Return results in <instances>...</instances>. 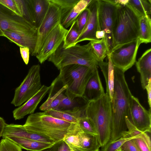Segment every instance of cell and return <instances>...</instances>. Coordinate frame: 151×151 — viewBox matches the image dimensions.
<instances>
[{
	"label": "cell",
	"mask_w": 151,
	"mask_h": 151,
	"mask_svg": "<svg viewBox=\"0 0 151 151\" xmlns=\"http://www.w3.org/2000/svg\"><path fill=\"white\" fill-rule=\"evenodd\" d=\"M1 151H22V149L7 138H3L0 142Z\"/></svg>",
	"instance_id": "8d00e7d4"
},
{
	"label": "cell",
	"mask_w": 151,
	"mask_h": 151,
	"mask_svg": "<svg viewBox=\"0 0 151 151\" xmlns=\"http://www.w3.org/2000/svg\"><path fill=\"white\" fill-rule=\"evenodd\" d=\"M117 6L118 4H116L113 0H99L98 17L99 30L105 32L109 54L112 49V30Z\"/></svg>",
	"instance_id": "ba28073f"
},
{
	"label": "cell",
	"mask_w": 151,
	"mask_h": 151,
	"mask_svg": "<svg viewBox=\"0 0 151 151\" xmlns=\"http://www.w3.org/2000/svg\"><path fill=\"white\" fill-rule=\"evenodd\" d=\"M0 3L17 15L22 17L18 9L15 0H0Z\"/></svg>",
	"instance_id": "ab89813d"
},
{
	"label": "cell",
	"mask_w": 151,
	"mask_h": 151,
	"mask_svg": "<svg viewBox=\"0 0 151 151\" xmlns=\"http://www.w3.org/2000/svg\"><path fill=\"white\" fill-rule=\"evenodd\" d=\"M51 147L49 148H47L46 149H44V150H42L37 151H50L51 148Z\"/></svg>",
	"instance_id": "681fc988"
},
{
	"label": "cell",
	"mask_w": 151,
	"mask_h": 151,
	"mask_svg": "<svg viewBox=\"0 0 151 151\" xmlns=\"http://www.w3.org/2000/svg\"><path fill=\"white\" fill-rule=\"evenodd\" d=\"M68 30L60 23L48 35L40 51L36 56L41 64L47 60L57 50L63 42Z\"/></svg>",
	"instance_id": "7c38bea8"
},
{
	"label": "cell",
	"mask_w": 151,
	"mask_h": 151,
	"mask_svg": "<svg viewBox=\"0 0 151 151\" xmlns=\"http://www.w3.org/2000/svg\"><path fill=\"white\" fill-rule=\"evenodd\" d=\"M60 81L58 77H56L52 81L50 86L48 97L46 100L40 107V110L45 111L47 110H56L60 102L66 96L63 94L67 86L62 83L59 86Z\"/></svg>",
	"instance_id": "2e32d148"
},
{
	"label": "cell",
	"mask_w": 151,
	"mask_h": 151,
	"mask_svg": "<svg viewBox=\"0 0 151 151\" xmlns=\"http://www.w3.org/2000/svg\"><path fill=\"white\" fill-rule=\"evenodd\" d=\"M139 39L140 44L151 42V19L150 15L140 17Z\"/></svg>",
	"instance_id": "4316f807"
},
{
	"label": "cell",
	"mask_w": 151,
	"mask_h": 151,
	"mask_svg": "<svg viewBox=\"0 0 151 151\" xmlns=\"http://www.w3.org/2000/svg\"><path fill=\"white\" fill-rule=\"evenodd\" d=\"M0 28L3 31L21 33L37 31V28L34 25L0 3Z\"/></svg>",
	"instance_id": "30bf717a"
},
{
	"label": "cell",
	"mask_w": 151,
	"mask_h": 151,
	"mask_svg": "<svg viewBox=\"0 0 151 151\" xmlns=\"http://www.w3.org/2000/svg\"><path fill=\"white\" fill-rule=\"evenodd\" d=\"M88 102L83 97L72 99L66 96L60 102L56 110L61 111L71 110L76 107L84 106Z\"/></svg>",
	"instance_id": "f546056e"
},
{
	"label": "cell",
	"mask_w": 151,
	"mask_h": 151,
	"mask_svg": "<svg viewBox=\"0 0 151 151\" xmlns=\"http://www.w3.org/2000/svg\"><path fill=\"white\" fill-rule=\"evenodd\" d=\"M73 131L78 136L82 151H99L101 144L97 135L82 131L76 124Z\"/></svg>",
	"instance_id": "ffe728a7"
},
{
	"label": "cell",
	"mask_w": 151,
	"mask_h": 151,
	"mask_svg": "<svg viewBox=\"0 0 151 151\" xmlns=\"http://www.w3.org/2000/svg\"><path fill=\"white\" fill-rule=\"evenodd\" d=\"M129 0H114V2L116 4H118L121 5H124L127 4Z\"/></svg>",
	"instance_id": "7dc6e473"
},
{
	"label": "cell",
	"mask_w": 151,
	"mask_h": 151,
	"mask_svg": "<svg viewBox=\"0 0 151 151\" xmlns=\"http://www.w3.org/2000/svg\"><path fill=\"white\" fill-rule=\"evenodd\" d=\"M6 124L4 119L0 117V137L2 136Z\"/></svg>",
	"instance_id": "f6af8a7d"
},
{
	"label": "cell",
	"mask_w": 151,
	"mask_h": 151,
	"mask_svg": "<svg viewBox=\"0 0 151 151\" xmlns=\"http://www.w3.org/2000/svg\"><path fill=\"white\" fill-rule=\"evenodd\" d=\"M126 121L127 131L124 136L127 135L134 138L143 137L148 140H150V137L147 133L142 132L137 129L128 118L126 119Z\"/></svg>",
	"instance_id": "d590c367"
},
{
	"label": "cell",
	"mask_w": 151,
	"mask_h": 151,
	"mask_svg": "<svg viewBox=\"0 0 151 151\" xmlns=\"http://www.w3.org/2000/svg\"><path fill=\"white\" fill-rule=\"evenodd\" d=\"M0 151H1L0 147Z\"/></svg>",
	"instance_id": "816d5d0a"
},
{
	"label": "cell",
	"mask_w": 151,
	"mask_h": 151,
	"mask_svg": "<svg viewBox=\"0 0 151 151\" xmlns=\"http://www.w3.org/2000/svg\"><path fill=\"white\" fill-rule=\"evenodd\" d=\"M87 104L82 107H76L71 110L61 111L51 109L44 111L56 118L71 123L77 124L78 119L81 116L86 115L85 109Z\"/></svg>",
	"instance_id": "7402d4cb"
},
{
	"label": "cell",
	"mask_w": 151,
	"mask_h": 151,
	"mask_svg": "<svg viewBox=\"0 0 151 151\" xmlns=\"http://www.w3.org/2000/svg\"><path fill=\"white\" fill-rule=\"evenodd\" d=\"M20 53L23 61L26 65H27L29 62V50L27 47H19Z\"/></svg>",
	"instance_id": "7bdbcfd3"
},
{
	"label": "cell",
	"mask_w": 151,
	"mask_h": 151,
	"mask_svg": "<svg viewBox=\"0 0 151 151\" xmlns=\"http://www.w3.org/2000/svg\"><path fill=\"white\" fill-rule=\"evenodd\" d=\"M151 109L146 110L140 104L138 99L132 96L130 105L131 123L139 130L150 133L151 129Z\"/></svg>",
	"instance_id": "4fadbf2b"
},
{
	"label": "cell",
	"mask_w": 151,
	"mask_h": 151,
	"mask_svg": "<svg viewBox=\"0 0 151 151\" xmlns=\"http://www.w3.org/2000/svg\"><path fill=\"white\" fill-rule=\"evenodd\" d=\"M72 150L63 140L56 143L51 148L50 151H71Z\"/></svg>",
	"instance_id": "b9f144b4"
},
{
	"label": "cell",
	"mask_w": 151,
	"mask_h": 151,
	"mask_svg": "<svg viewBox=\"0 0 151 151\" xmlns=\"http://www.w3.org/2000/svg\"><path fill=\"white\" fill-rule=\"evenodd\" d=\"M105 32L103 30L98 31L96 33V37L98 40L103 38L105 36Z\"/></svg>",
	"instance_id": "bcb514c9"
},
{
	"label": "cell",
	"mask_w": 151,
	"mask_h": 151,
	"mask_svg": "<svg viewBox=\"0 0 151 151\" xmlns=\"http://www.w3.org/2000/svg\"><path fill=\"white\" fill-rule=\"evenodd\" d=\"M74 127L64 136L62 140L72 150L74 151H82L78 137L73 131Z\"/></svg>",
	"instance_id": "d6a6232c"
},
{
	"label": "cell",
	"mask_w": 151,
	"mask_h": 151,
	"mask_svg": "<svg viewBox=\"0 0 151 151\" xmlns=\"http://www.w3.org/2000/svg\"><path fill=\"white\" fill-rule=\"evenodd\" d=\"M124 73L114 66V87L111 101V134L109 142L114 141L124 136L127 131L126 119L131 120L130 105L132 95Z\"/></svg>",
	"instance_id": "6da1fadb"
},
{
	"label": "cell",
	"mask_w": 151,
	"mask_h": 151,
	"mask_svg": "<svg viewBox=\"0 0 151 151\" xmlns=\"http://www.w3.org/2000/svg\"><path fill=\"white\" fill-rule=\"evenodd\" d=\"M58 76L63 85H66L65 95L70 99L82 97L86 84L93 73L88 67L77 64L60 68Z\"/></svg>",
	"instance_id": "8992f818"
},
{
	"label": "cell",
	"mask_w": 151,
	"mask_h": 151,
	"mask_svg": "<svg viewBox=\"0 0 151 151\" xmlns=\"http://www.w3.org/2000/svg\"><path fill=\"white\" fill-rule=\"evenodd\" d=\"M140 44L138 39L111 52L107 55V57L114 66L124 73L135 62L137 51Z\"/></svg>",
	"instance_id": "9c48e42d"
},
{
	"label": "cell",
	"mask_w": 151,
	"mask_h": 151,
	"mask_svg": "<svg viewBox=\"0 0 151 151\" xmlns=\"http://www.w3.org/2000/svg\"><path fill=\"white\" fill-rule=\"evenodd\" d=\"M22 149L32 151H37L52 147L55 143L49 144L37 142L26 138L17 137H7Z\"/></svg>",
	"instance_id": "cb8c5ba5"
},
{
	"label": "cell",
	"mask_w": 151,
	"mask_h": 151,
	"mask_svg": "<svg viewBox=\"0 0 151 151\" xmlns=\"http://www.w3.org/2000/svg\"><path fill=\"white\" fill-rule=\"evenodd\" d=\"M76 124L56 118L44 111L30 114L23 126L29 132L56 143L62 140Z\"/></svg>",
	"instance_id": "3957f363"
},
{
	"label": "cell",
	"mask_w": 151,
	"mask_h": 151,
	"mask_svg": "<svg viewBox=\"0 0 151 151\" xmlns=\"http://www.w3.org/2000/svg\"><path fill=\"white\" fill-rule=\"evenodd\" d=\"M98 6L99 0H92L87 6L89 10L87 22L73 46L84 41L99 40L96 37V32L99 30L98 17Z\"/></svg>",
	"instance_id": "5bb4252c"
},
{
	"label": "cell",
	"mask_w": 151,
	"mask_h": 151,
	"mask_svg": "<svg viewBox=\"0 0 151 151\" xmlns=\"http://www.w3.org/2000/svg\"><path fill=\"white\" fill-rule=\"evenodd\" d=\"M89 10L87 7L79 15L76 20L78 30L81 32L85 27L88 21Z\"/></svg>",
	"instance_id": "74e56055"
},
{
	"label": "cell",
	"mask_w": 151,
	"mask_h": 151,
	"mask_svg": "<svg viewBox=\"0 0 151 151\" xmlns=\"http://www.w3.org/2000/svg\"><path fill=\"white\" fill-rule=\"evenodd\" d=\"M92 0H79L60 24L66 29L71 26L81 13L88 6Z\"/></svg>",
	"instance_id": "484cf974"
},
{
	"label": "cell",
	"mask_w": 151,
	"mask_h": 151,
	"mask_svg": "<svg viewBox=\"0 0 151 151\" xmlns=\"http://www.w3.org/2000/svg\"><path fill=\"white\" fill-rule=\"evenodd\" d=\"M85 113L94 126L103 147L109 141L111 134V104L108 94L105 93L97 100L88 101Z\"/></svg>",
	"instance_id": "5b68a950"
},
{
	"label": "cell",
	"mask_w": 151,
	"mask_h": 151,
	"mask_svg": "<svg viewBox=\"0 0 151 151\" xmlns=\"http://www.w3.org/2000/svg\"><path fill=\"white\" fill-rule=\"evenodd\" d=\"M3 138L10 137H22L43 143L53 144L55 143L45 137L28 131L23 125L6 124L2 136Z\"/></svg>",
	"instance_id": "ac0fdd59"
},
{
	"label": "cell",
	"mask_w": 151,
	"mask_h": 151,
	"mask_svg": "<svg viewBox=\"0 0 151 151\" xmlns=\"http://www.w3.org/2000/svg\"><path fill=\"white\" fill-rule=\"evenodd\" d=\"M0 36H4L3 31L0 28Z\"/></svg>",
	"instance_id": "c3c4849f"
},
{
	"label": "cell",
	"mask_w": 151,
	"mask_h": 151,
	"mask_svg": "<svg viewBox=\"0 0 151 151\" xmlns=\"http://www.w3.org/2000/svg\"><path fill=\"white\" fill-rule=\"evenodd\" d=\"M145 89H146L147 92L148 101L149 105L151 109V79H150L146 86Z\"/></svg>",
	"instance_id": "ee69618b"
},
{
	"label": "cell",
	"mask_w": 151,
	"mask_h": 151,
	"mask_svg": "<svg viewBox=\"0 0 151 151\" xmlns=\"http://www.w3.org/2000/svg\"><path fill=\"white\" fill-rule=\"evenodd\" d=\"M119 151H140L132 139L126 141L122 145Z\"/></svg>",
	"instance_id": "60d3db41"
},
{
	"label": "cell",
	"mask_w": 151,
	"mask_h": 151,
	"mask_svg": "<svg viewBox=\"0 0 151 151\" xmlns=\"http://www.w3.org/2000/svg\"><path fill=\"white\" fill-rule=\"evenodd\" d=\"M35 26L37 28L45 16L48 6V0H30Z\"/></svg>",
	"instance_id": "d4e9b609"
},
{
	"label": "cell",
	"mask_w": 151,
	"mask_h": 151,
	"mask_svg": "<svg viewBox=\"0 0 151 151\" xmlns=\"http://www.w3.org/2000/svg\"><path fill=\"white\" fill-rule=\"evenodd\" d=\"M49 1L47 13L39 27L37 28V39L36 48L33 56H36L39 52L44 40L52 30L60 23L61 13L58 6Z\"/></svg>",
	"instance_id": "8fae6325"
},
{
	"label": "cell",
	"mask_w": 151,
	"mask_h": 151,
	"mask_svg": "<svg viewBox=\"0 0 151 151\" xmlns=\"http://www.w3.org/2000/svg\"><path fill=\"white\" fill-rule=\"evenodd\" d=\"M140 17L128 3L118 4L112 30L111 52L139 39Z\"/></svg>",
	"instance_id": "7a4b0ae2"
},
{
	"label": "cell",
	"mask_w": 151,
	"mask_h": 151,
	"mask_svg": "<svg viewBox=\"0 0 151 151\" xmlns=\"http://www.w3.org/2000/svg\"><path fill=\"white\" fill-rule=\"evenodd\" d=\"M98 69L93 72L86 86L83 97L87 101L97 100L104 94Z\"/></svg>",
	"instance_id": "d6986e66"
},
{
	"label": "cell",
	"mask_w": 151,
	"mask_h": 151,
	"mask_svg": "<svg viewBox=\"0 0 151 151\" xmlns=\"http://www.w3.org/2000/svg\"><path fill=\"white\" fill-rule=\"evenodd\" d=\"M128 4L140 17L151 14L150 0H129Z\"/></svg>",
	"instance_id": "f1b7e54d"
},
{
	"label": "cell",
	"mask_w": 151,
	"mask_h": 151,
	"mask_svg": "<svg viewBox=\"0 0 151 151\" xmlns=\"http://www.w3.org/2000/svg\"><path fill=\"white\" fill-rule=\"evenodd\" d=\"M108 62L104 61L98 62L105 78L106 86V93L109 97L111 101L114 93V68L110 58H108Z\"/></svg>",
	"instance_id": "603a6c76"
},
{
	"label": "cell",
	"mask_w": 151,
	"mask_h": 151,
	"mask_svg": "<svg viewBox=\"0 0 151 151\" xmlns=\"http://www.w3.org/2000/svg\"><path fill=\"white\" fill-rule=\"evenodd\" d=\"M50 0L59 8L61 13V22L64 19L79 1V0Z\"/></svg>",
	"instance_id": "1f68e13d"
},
{
	"label": "cell",
	"mask_w": 151,
	"mask_h": 151,
	"mask_svg": "<svg viewBox=\"0 0 151 151\" xmlns=\"http://www.w3.org/2000/svg\"><path fill=\"white\" fill-rule=\"evenodd\" d=\"M63 42L47 59L58 70L73 64L87 66L93 71L98 69V62L93 52L90 41L85 45L77 44L66 49L63 47Z\"/></svg>",
	"instance_id": "277c9868"
},
{
	"label": "cell",
	"mask_w": 151,
	"mask_h": 151,
	"mask_svg": "<svg viewBox=\"0 0 151 151\" xmlns=\"http://www.w3.org/2000/svg\"><path fill=\"white\" fill-rule=\"evenodd\" d=\"M140 151H151V141L143 137L132 139Z\"/></svg>",
	"instance_id": "f35d334b"
},
{
	"label": "cell",
	"mask_w": 151,
	"mask_h": 151,
	"mask_svg": "<svg viewBox=\"0 0 151 151\" xmlns=\"http://www.w3.org/2000/svg\"><path fill=\"white\" fill-rule=\"evenodd\" d=\"M71 151H74L72 150Z\"/></svg>",
	"instance_id": "f907efd6"
},
{
	"label": "cell",
	"mask_w": 151,
	"mask_h": 151,
	"mask_svg": "<svg viewBox=\"0 0 151 151\" xmlns=\"http://www.w3.org/2000/svg\"><path fill=\"white\" fill-rule=\"evenodd\" d=\"M40 67L39 64L32 65L20 85L15 90L11 104L19 106L35 95L42 85L41 81Z\"/></svg>",
	"instance_id": "52a82bcc"
},
{
	"label": "cell",
	"mask_w": 151,
	"mask_h": 151,
	"mask_svg": "<svg viewBox=\"0 0 151 151\" xmlns=\"http://www.w3.org/2000/svg\"><path fill=\"white\" fill-rule=\"evenodd\" d=\"M50 86L42 85L39 91L22 105L13 111V116L15 120L23 118L25 116L34 113L40 102L48 93Z\"/></svg>",
	"instance_id": "9a60e30c"
},
{
	"label": "cell",
	"mask_w": 151,
	"mask_h": 151,
	"mask_svg": "<svg viewBox=\"0 0 151 151\" xmlns=\"http://www.w3.org/2000/svg\"><path fill=\"white\" fill-rule=\"evenodd\" d=\"M137 70L140 73L142 86L143 89L151 79V48L146 50L136 62Z\"/></svg>",
	"instance_id": "44dd1931"
},
{
	"label": "cell",
	"mask_w": 151,
	"mask_h": 151,
	"mask_svg": "<svg viewBox=\"0 0 151 151\" xmlns=\"http://www.w3.org/2000/svg\"><path fill=\"white\" fill-rule=\"evenodd\" d=\"M90 42L93 52L98 62L103 61L109 54V48L105 37L98 41Z\"/></svg>",
	"instance_id": "83f0119b"
},
{
	"label": "cell",
	"mask_w": 151,
	"mask_h": 151,
	"mask_svg": "<svg viewBox=\"0 0 151 151\" xmlns=\"http://www.w3.org/2000/svg\"><path fill=\"white\" fill-rule=\"evenodd\" d=\"M77 124L83 132L98 136L97 132L93 124L85 115L81 116L78 119Z\"/></svg>",
	"instance_id": "e575fe53"
},
{
	"label": "cell",
	"mask_w": 151,
	"mask_h": 151,
	"mask_svg": "<svg viewBox=\"0 0 151 151\" xmlns=\"http://www.w3.org/2000/svg\"><path fill=\"white\" fill-rule=\"evenodd\" d=\"M133 139L134 138L126 135L114 141L109 142L104 146L101 147V151H119L125 142Z\"/></svg>",
	"instance_id": "836d02e7"
},
{
	"label": "cell",
	"mask_w": 151,
	"mask_h": 151,
	"mask_svg": "<svg viewBox=\"0 0 151 151\" xmlns=\"http://www.w3.org/2000/svg\"><path fill=\"white\" fill-rule=\"evenodd\" d=\"M4 36L19 47H27L33 56L37 39V31L29 33H18L9 31H3Z\"/></svg>",
	"instance_id": "e0dca14e"
},
{
	"label": "cell",
	"mask_w": 151,
	"mask_h": 151,
	"mask_svg": "<svg viewBox=\"0 0 151 151\" xmlns=\"http://www.w3.org/2000/svg\"><path fill=\"white\" fill-rule=\"evenodd\" d=\"M81 33L78 30L75 20L71 25L65 36L63 42V47L66 49L73 46Z\"/></svg>",
	"instance_id": "4dcf8cb0"
}]
</instances>
